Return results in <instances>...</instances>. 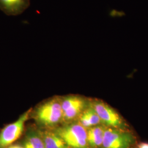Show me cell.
<instances>
[{"label":"cell","mask_w":148,"mask_h":148,"mask_svg":"<svg viewBox=\"0 0 148 148\" xmlns=\"http://www.w3.org/2000/svg\"><path fill=\"white\" fill-rule=\"evenodd\" d=\"M24 148H45L42 139L37 134H32L27 138Z\"/></svg>","instance_id":"obj_11"},{"label":"cell","mask_w":148,"mask_h":148,"mask_svg":"<svg viewBox=\"0 0 148 148\" xmlns=\"http://www.w3.org/2000/svg\"><path fill=\"white\" fill-rule=\"evenodd\" d=\"M138 148H148V143H140L138 145Z\"/></svg>","instance_id":"obj_14"},{"label":"cell","mask_w":148,"mask_h":148,"mask_svg":"<svg viewBox=\"0 0 148 148\" xmlns=\"http://www.w3.org/2000/svg\"><path fill=\"white\" fill-rule=\"evenodd\" d=\"M135 143V138L130 133L115 128H106L102 144L103 148H130Z\"/></svg>","instance_id":"obj_4"},{"label":"cell","mask_w":148,"mask_h":148,"mask_svg":"<svg viewBox=\"0 0 148 148\" xmlns=\"http://www.w3.org/2000/svg\"><path fill=\"white\" fill-rule=\"evenodd\" d=\"M80 123L85 128L95 126L101 121L95 109L90 107L84 111L80 116Z\"/></svg>","instance_id":"obj_9"},{"label":"cell","mask_w":148,"mask_h":148,"mask_svg":"<svg viewBox=\"0 0 148 148\" xmlns=\"http://www.w3.org/2000/svg\"><path fill=\"white\" fill-rule=\"evenodd\" d=\"M106 129L101 126L89 128L87 131V141L90 147L97 148L102 146Z\"/></svg>","instance_id":"obj_7"},{"label":"cell","mask_w":148,"mask_h":148,"mask_svg":"<svg viewBox=\"0 0 148 148\" xmlns=\"http://www.w3.org/2000/svg\"><path fill=\"white\" fill-rule=\"evenodd\" d=\"M56 133L70 148H90L87 141V131L80 123L61 127Z\"/></svg>","instance_id":"obj_1"},{"label":"cell","mask_w":148,"mask_h":148,"mask_svg":"<svg viewBox=\"0 0 148 148\" xmlns=\"http://www.w3.org/2000/svg\"><path fill=\"white\" fill-rule=\"evenodd\" d=\"M30 4V0H0V10L8 15L22 13Z\"/></svg>","instance_id":"obj_6"},{"label":"cell","mask_w":148,"mask_h":148,"mask_svg":"<svg viewBox=\"0 0 148 148\" xmlns=\"http://www.w3.org/2000/svg\"><path fill=\"white\" fill-rule=\"evenodd\" d=\"M62 102L57 99L49 101L40 106L36 111V119L45 126H53L63 117Z\"/></svg>","instance_id":"obj_2"},{"label":"cell","mask_w":148,"mask_h":148,"mask_svg":"<svg viewBox=\"0 0 148 148\" xmlns=\"http://www.w3.org/2000/svg\"><path fill=\"white\" fill-rule=\"evenodd\" d=\"M85 102L82 99L81 101L71 106L68 109L64 111L63 117L65 121H70L75 118L83 110L85 107Z\"/></svg>","instance_id":"obj_10"},{"label":"cell","mask_w":148,"mask_h":148,"mask_svg":"<svg viewBox=\"0 0 148 148\" xmlns=\"http://www.w3.org/2000/svg\"><path fill=\"white\" fill-rule=\"evenodd\" d=\"M93 108L99 117L101 121L112 127L121 126L122 120L119 114L110 106L102 101H95Z\"/></svg>","instance_id":"obj_5"},{"label":"cell","mask_w":148,"mask_h":148,"mask_svg":"<svg viewBox=\"0 0 148 148\" xmlns=\"http://www.w3.org/2000/svg\"><path fill=\"white\" fill-rule=\"evenodd\" d=\"M30 113L31 109L24 112L18 120L3 128L0 132V148L8 147L20 138Z\"/></svg>","instance_id":"obj_3"},{"label":"cell","mask_w":148,"mask_h":148,"mask_svg":"<svg viewBox=\"0 0 148 148\" xmlns=\"http://www.w3.org/2000/svg\"><path fill=\"white\" fill-rule=\"evenodd\" d=\"M108 16L111 18H119L126 16V13L124 11H117L115 9L109 8Z\"/></svg>","instance_id":"obj_13"},{"label":"cell","mask_w":148,"mask_h":148,"mask_svg":"<svg viewBox=\"0 0 148 148\" xmlns=\"http://www.w3.org/2000/svg\"><path fill=\"white\" fill-rule=\"evenodd\" d=\"M6 148H24V147H21L19 145H10Z\"/></svg>","instance_id":"obj_15"},{"label":"cell","mask_w":148,"mask_h":148,"mask_svg":"<svg viewBox=\"0 0 148 148\" xmlns=\"http://www.w3.org/2000/svg\"><path fill=\"white\" fill-rule=\"evenodd\" d=\"M41 138L45 148H69L63 139L56 133L45 132Z\"/></svg>","instance_id":"obj_8"},{"label":"cell","mask_w":148,"mask_h":148,"mask_svg":"<svg viewBox=\"0 0 148 148\" xmlns=\"http://www.w3.org/2000/svg\"><path fill=\"white\" fill-rule=\"evenodd\" d=\"M81 99H82V98L77 96H70L65 98L63 101H62V107L63 111L64 112L66 110L71 106L77 103Z\"/></svg>","instance_id":"obj_12"}]
</instances>
